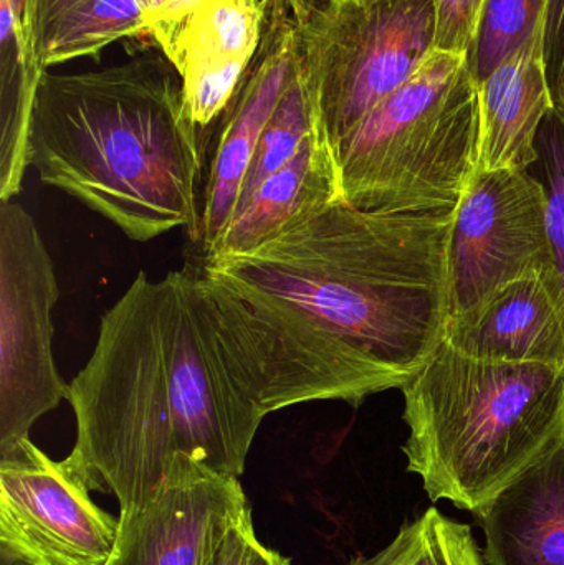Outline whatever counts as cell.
Instances as JSON below:
<instances>
[{
    "label": "cell",
    "instance_id": "5b68a950",
    "mask_svg": "<svg viewBox=\"0 0 564 565\" xmlns=\"http://www.w3.org/2000/svg\"><path fill=\"white\" fill-rule=\"evenodd\" d=\"M479 83L464 53L434 50L334 148L343 199L380 214L456 209L479 166Z\"/></svg>",
    "mask_w": 564,
    "mask_h": 565
},
{
    "label": "cell",
    "instance_id": "8992f818",
    "mask_svg": "<svg viewBox=\"0 0 564 565\" xmlns=\"http://www.w3.org/2000/svg\"><path fill=\"white\" fill-rule=\"evenodd\" d=\"M301 78L337 148L436 50V0H294Z\"/></svg>",
    "mask_w": 564,
    "mask_h": 565
},
{
    "label": "cell",
    "instance_id": "52a82bcc",
    "mask_svg": "<svg viewBox=\"0 0 564 565\" xmlns=\"http://www.w3.org/2000/svg\"><path fill=\"white\" fill-rule=\"evenodd\" d=\"M52 257L32 215L0 202V450L29 437L43 415L68 401L53 358L58 301Z\"/></svg>",
    "mask_w": 564,
    "mask_h": 565
},
{
    "label": "cell",
    "instance_id": "9a60e30c",
    "mask_svg": "<svg viewBox=\"0 0 564 565\" xmlns=\"http://www.w3.org/2000/svg\"><path fill=\"white\" fill-rule=\"evenodd\" d=\"M338 201L344 199L337 156L318 122L300 152L238 209L202 267L255 250Z\"/></svg>",
    "mask_w": 564,
    "mask_h": 565
},
{
    "label": "cell",
    "instance_id": "7c38bea8",
    "mask_svg": "<svg viewBox=\"0 0 564 565\" xmlns=\"http://www.w3.org/2000/svg\"><path fill=\"white\" fill-rule=\"evenodd\" d=\"M545 12L529 39L479 83V171H530L539 162L536 138L555 111L545 66Z\"/></svg>",
    "mask_w": 564,
    "mask_h": 565
},
{
    "label": "cell",
    "instance_id": "e0dca14e",
    "mask_svg": "<svg viewBox=\"0 0 564 565\" xmlns=\"http://www.w3.org/2000/svg\"><path fill=\"white\" fill-rule=\"evenodd\" d=\"M151 0H86L50 26L39 52L43 70L79 56H95L109 43L148 36Z\"/></svg>",
    "mask_w": 564,
    "mask_h": 565
},
{
    "label": "cell",
    "instance_id": "d6986e66",
    "mask_svg": "<svg viewBox=\"0 0 564 565\" xmlns=\"http://www.w3.org/2000/svg\"><path fill=\"white\" fill-rule=\"evenodd\" d=\"M317 125L318 116L308 95L307 85L301 78L298 62L297 76L288 86L258 139L254 159L242 185L237 211L270 175L285 168L300 152Z\"/></svg>",
    "mask_w": 564,
    "mask_h": 565
},
{
    "label": "cell",
    "instance_id": "f1b7e54d",
    "mask_svg": "<svg viewBox=\"0 0 564 565\" xmlns=\"http://www.w3.org/2000/svg\"><path fill=\"white\" fill-rule=\"evenodd\" d=\"M172 2H174V0H151V6H149L148 13H146V26H148V22L152 17L158 15L159 12H162V10L171 6Z\"/></svg>",
    "mask_w": 564,
    "mask_h": 565
},
{
    "label": "cell",
    "instance_id": "484cf974",
    "mask_svg": "<svg viewBox=\"0 0 564 565\" xmlns=\"http://www.w3.org/2000/svg\"><path fill=\"white\" fill-rule=\"evenodd\" d=\"M264 544L258 541L251 516L235 524L207 565H254Z\"/></svg>",
    "mask_w": 564,
    "mask_h": 565
},
{
    "label": "cell",
    "instance_id": "603a6c76",
    "mask_svg": "<svg viewBox=\"0 0 564 565\" xmlns=\"http://www.w3.org/2000/svg\"><path fill=\"white\" fill-rule=\"evenodd\" d=\"M487 0H436V50L469 58Z\"/></svg>",
    "mask_w": 564,
    "mask_h": 565
},
{
    "label": "cell",
    "instance_id": "ffe728a7",
    "mask_svg": "<svg viewBox=\"0 0 564 565\" xmlns=\"http://www.w3.org/2000/svg\"><path fill=\"white\" fill-rule=\"evenodd\" d=\"M546 0H487L479 33L469 53L477 83L486 79L535 30Z\"/></svg>",
    "mask_w": 564,
    "mask_h": 565
},
{
    "label": "cell",
    "instance_id": "f546056e",
    "mask_svg": "<svg viewBox=\"0 0 564 565\" xmlns=\"http://www.w3.org/2000/svg\"><path fill=\"white\" fill-rule=\"evenodd\" d=\"M106 565H115V564H113V561H109V563H108V564H106Z\"/></svg>",
    "mask_w": 564,
    "mask_h": 565
},
{
    "label": "cell",
    "instance_id": "4316f807",
    "mask_svg": "<svg viewBox=\"0 0 564 565\" xmlns=\"http://www.w3.org/2000/svg\"><path fill=\"white\" fill-rule=\"evenodd\" d=\"M205 2L209 0H174L171 6L166 7L162 12L149 20L146 26L149 39L156 43V46L162 45L178 29L179 23Z\"/></svg>",
    "mask_w": 564,
    "mask_h": 565
},
{
    "label": "cell",
    "instance_id": "7402d4cb",
    "mask_svg": "<svg viewBox=\"0 0 564 565\" xmlns=\"http://www.w3.org/2000/svg\"><path fill=\"white\" fill-rule=\"evenodd\" d=\"M248 65L251 62H231L202 66L181 75L185 109L207 146L212 129L234 99Z\"/></svg>",
    "mask_w": 564,
    "mask_h": 565
},
{
    "label": "cell",
    "instance_id": "5bb4252c",
    "mask_svg": "<svg viewBox=\"0 0 564 565\" xmlns=\"http://www.w3.org/2000/svg\"><path fill=\"white\" fill-rule=\"evenodd\" d=\"M476 514L489 565H564V440Z\"/></svg>",
    "mask_w": 564,
    "mask_h": 565
},
{
    "label": "cell",
    "instance_id": "4fadbf2b",
    "mask_svg": "<svg viewBox=\"0 0 564 565\" xmlns=\"http://www.w3.org/2000/svg\"><path fill=\"white\" fill-rule=\"evenodd\" d=\"M444 342L483 361L564 364V316L549 282L523 278L447 319Z\"/></svg>",
    "mask_w": 564,
    "mask_h": 565
},
{
    "label": "cell",
    "instance_id": "277c9868",
    "mask_svg": "<svg viewBox=\"0 0 564 565\" xmlns=\"http://www.w3.org/2000/svg\"><path fill=\"white\" fill-rule=\"evenodd\" d=\"M407 471L477 513L564 440V364L470 358L443 342L401 388Z\"/></svg>",
    "mask_w": 564,
    "mask_h": 565
},
{
    "label": "cell",
    "instance_id": "6da1fadb",
    "mask_svg": "<svg viewBox=\"0 0 564 565\" xmlns=\"http://www.w3.org/2000/svg\"><path fill=\"white\" fill-rule=\"evenodd\" d=\"M454 209L380 214L333 202L255 250L202 267L251 309L272 412L403 388L449 318Z\"/></svg>",
    "mask_w": 564,
    "mask_h": 565
},
{
    "label": "cell",
    "instance_id": "4dcf8cb0",
    "mask_svg": "<svg viewBox=\"0 0 564 565\" xmlns=\"http://www.w3.org/2000/svg\"><path fill=\"white\" fill-rule=\"evenodd\" d=\"M288 2H294V0H288Z\"/></svg>",
    "mask_w": 564,
    "mask_h": 565
},
{
    "label": "cell",
    "instance_id": "ba28073f",
    "mask_svg": "<svg viewBox=\"0 0 564 565\" xmlns=\"http://www.w3.org/2000/svg\"><path fill=\"white\" fill-rule=\"evenodd\" d=\"M530 277L543 278L550 288L555 278L545 184L530 171L477 169L454 209L447 252L449 318Z\"/></svg>",
    "mask_w": 564,
    "mask_h": 565
},
{
    "label": "cell",
    "instance_id": "cb8c5ba5",
    "mask_svg": "<svg viewBox=\"0 0 564 565\" xmlns=\"http://www.w3.org/2000/svg\"><path fill=\"white\" fill-rule=\"evenodd\" d=\"M543 45L553 105L564 122V0H546Z\"/></svg>",
    "mask_w": 564,
    "mask_h": 565
},
{
    "label": "cell",
    "instance_id": "8fae6325",
    "mask_svg": "<svg viewBox=\"0 0 564 565\" xmlns=\"http://www.w3.org/2000/svg\"><path fill=\"white\" fill-rule=\"evenodd\" d=\"M238 477L178 455L152 500L119 514L115 565H207L228 531L251 516Z\"/></svg>",
    "mask_w": 564,
    "mask_h": 565
},
{
    "label": "cell",
    "instance_id": "2e32d148",
    "mask_svg": "<svg viewBox=\"0 0 564 565\" xmlns=\"http://www.w3.org/2000/svg\"><path fill=\"white\" fill-rule=\"evenodd\" d=\"M268 0H209L185 17L158 49L179 75L231 62H252L264 36Z\"/></svg>",
    "mask_w": 564,
    "mask_h": 565
},
{
    "label": "cell",
    "instance_id": "7a4b0ae2",
    "mask_svg": "<svg viewBox=\"0 0 564 565\" xmlns=\"http://www.w3.org/2000/svg\"><path fill=\"white\" fill-rule=\"evenodd\" d=\"M73 463L119 514L145 508L178 455L241 478L268 412V375L251 312L195 264L139 271L103 315L70 382Z\"/></svg>",
    "mask_w": 564,
    "mask_h": 565
},
{
    "label": "cell",
    "instance_id": "9c48e42d",
    "mask_svg": "<svg viewBox=\"0 0 564 565\" xmlns=\"http://www.w3.org/2000/svg\"><path fill=\"white\" fill-rule=\"evenodd\" d=\"M72 458L30 437L0 450V565H106L119 518L102 510Z\"/></svg>",
    "mask_w": 564,
    "mask_h": 565
},
{
    "label": "cell",
    "instance_id": "d4e9b609",
    "mask_svg": "<svg viewBox=\"0 0 564 565\" xmlns=\"http://www.w3.org/2000/svg\"><path fill=\"white\" fill-rule=\"evenodd\" d=\"M83 2L86 0H25L23 35L25 45L35 53L36 60L50 26Z\"/></svg>",
    "mask_w": 564,
    "mask_h": 565
},
{
    "label": "cell",
    "instance_id": "3957f363",
    "mask_svg": "<svg viewBox=\"0 0 564 565\" xmlns=\"http://www.w3.org/2000/svg\"><path fill=\"white\" fill-rule=\"evenodd\" d=\"M207 141L185 109L171 60L145 50L103 70L43 72L30 166L126 237L149 242L201 228Z\"/></svg>",
    "mask_w": 564,
    "mask_h": 565
},
{
    "label": "cell",
    "instance_id": "83f0119b",
    "mask_svg": "<svg viewBox=\"0 0 564 565\" xmlns=\"http://www.w3.org/2000/svg\"><path fill=\"white\" fill-rule=\"evenodd\" d=\"M254 565H291L288 557L281 556L277 551L268 550V547L262 546L258 551L257 557H255Z\"/></svg>",
    "mask_w": 564,
    "mask_h": 565
},
{
    "label": "cell",
    "instance_id": "ac0fdd59",
    "mask_svg": "<svg viewBox=\"0 0 564 565\" xmlns=\"http://www.w3.org/2000/svg\"><path fill=\"white\" fill-rule=\"evenodd\" d=\"M344 565H489L472 527L430 507L403 524L400 533L373 556H358Z\"/></svg>",
    "mask_w": 564,
    "mask_h": 565
},
{
    "label": "cell",
    "instance_id": "30bf717a",
    "mask_svg": "<svg viewBox=\"0 0 564 565\" xmlns=\"http://www.w3.org/2000/svg\"><path fill=\"white\" fill-rule=\"evenodd\" d=\"M298 73L297 22L288 0H268L264 36L237 93L212 129L201 228L194 245L202 265L214 254L237 211L258 139Z\"/></svg>",
    "mask_w": 564,
    "mask_h": 565
},
{
    "label": "cell",
    "instance_id": "44dd1931",
    "mask_svg": "<svg viewBox=\"0 0 564 565\" xmlns=\"http://www.w3.org/2000/svg\"><path fill=\"white\" fill-rule=\"evenodd\" d=\"M536 149L549 195V237L555 262L552 291L564 316V122L555 111L543 121Z\"/></svg>",
    "mask_w": 564,
    "mask_h": 565
}]
</instances>
